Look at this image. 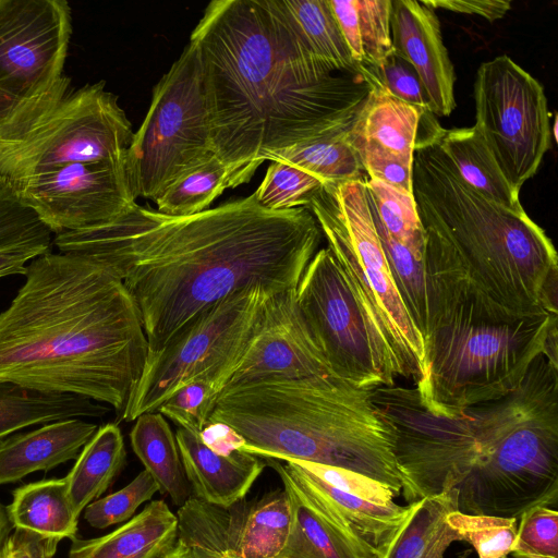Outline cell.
<instances>
[{"label":"cell","instance_id":"cell-6","mask_svg":"<svg viewBox=\"0 0 558 558\" xmlns=\"http://www.w3.org/2000/svg\"><path fill=\"white\" fill-rule=\"evenodd\" d=\"M481 457L453 488L457 510L520 518L558 501V364L541 354L508 396L469 409Z\"/></svg>","mask_w":558,"mask_h":558},{"label":"cell","instance_id":"cell-51","mask_svg":"<svg viewBox=\"0 0 558 558\" xmlns=\"http://www.w3.org/2000/svg\"><path fill=\"white\" fill-rule=\"evenodd\" d=\"M50 251L40 245H25L0 250V278L12 275H25L26 263Z\"/></svg>","mask_w":558,"mask_h":558},{"label":"cell","instance_id":"cell-19","mask_svg":"<svg viewBox=\"0 0 558 558\" xmlns=\"http://www.w3.org/2000/svg\"><path fill=\"white\" fill-rule=\"evenodd\" d=\"M277 471L291 507V527L277 558H378V549L355 533L307 489L280 460H267Z\"/></svg>","mask_w":558,"mask_h":558},{"label":"cell","instance_id":"cell-2","mask_svg":"<svg viewBox=\"0 0 558 558\" xmlns=\"http://www.w3.org/2000/svg\"><path fill=\"white\" fill-rule=\"evenodd\" d=\"M190 44L228 189L250 182L270 154L348 129L369 89L310 50L280 0H214Z\"/></svg>","mask_w":558,"mask_h":558},{"label":"cell","instance_id":"cell-18","mask_svg":"<svg viewBox=\"0 0 558 558\" xmlns=\"http://www.w3.org/2000/svg\"><path fill=\"white\" fill-rule=\"evenodd\" d=\"M300 482L355 533L381 546L404 519L408 506L387 484L364 474L301 460L284 461Z\"/></svg>","mask_w":558,"mask_h":558},{"label":"cell","instance_id":"cell-5","mask_svg":"<svg viewBox=\"0 0 558 558\" xmlns=\"http://www.w3.org/2000/svg\"><path fill=\"white\" fill-rule=\"evenodd\" d=\"M208 423L232 427L241 451L351 470L401 494L395 432L372 390L332 375L225 388Z\"/></svg>","mask_w":558,"mask_h":558},{"label":"cell","instance_id":"cell-32","mask_svg":"<svg viewBox=\"0 0 558 558\" xmlns=\"http://www.w3.org/2000/svg\"><path fill=\"white\" fill-rule=\"evenodd\" d=\"M281 8L308 49L335 72L363 77L328 0H280Z\"/></svg>","mask_w":558,"mask_h":558},{"label":"cell","instance_id":"cell-33","mask_svg":"<svg viewBox=\"0 0 558 558\" xmlns=\"http://www.w3.org/2000/svg\"><path fill=\"white\" fill-rule=\"evenodd\" d=\"M291 520V507L283 488L271 490L251 502L244 500L235 556L277 558L287 543Z\"/></svg>","mask_w":558,"mask_h":558},{"label":"cell","instance_id":"cell-16","mask_svg":"<svg viewBox=\"0 0 558 558\" xmlns=\"http://www.w3.org/2000/svg\"><path fill=\"white\" fill-rule=\"evenodd\" d=\"M11 184L56 235L111 221L136 203L126 161L69 163Z\"/></svg>","mask_w":558,"mask_h":558},{"label":"cell","instance_id":"cell-26","mask_svg":"<svg viewBox=\"0 0 558 558\" xmlns=\"http://www.w3.org/2000/svg\"><path fill=\"white\" fill-rule=\"evenodd\" d=\"M244 500L222 508L191 497L178 509V531L159 558H238L235 542Z\"/></svg>","mask_w":558,"mask_h":558},{"label":"cell","instance_id":"cell-41","mask_svg":"<svg viewBox=\"0 0 558 558\" xmlns=\"http://www.w3.org/2000/svg\"><path fill=\"white\" fill-rule=\"evenodd\" d=\"M51 231L22 204L13 185L0 179V250L40 245L50 247Z\"/></svg>","mask_w":558,"mask_h":558},{"label":"cell","instance_id":"cell-23","mask_svg":"<svg viewBox=\"0 0 558 558\" xmlns=\"http://www.w3.org/2000/svg\"><path fill=\"white\" fill-rule=\"evenodd\" d=\"M364 81L369 89L348 129L350 141L373 144L412 163L422 113L392 96L375 69H365Z\"/></svg>","mask_w":558,"mask_h":558},{"label":"cell","instance_id":"cell-49","mask_svg":"<svg viewBox=\"0 0 558 558\" xmlns=\"http://www.w3.org/2000/svg\"><path fill=\"white\" fill-rule=\"evenodd\" d=\"M353 60L363 66L356 0H328Z\"/></svg>","mask_w":558,"mask_h":558},{"label":"cell","instance_id":"cell-22","mask_svg":"<svg viewBox=\"0 0 558 558\" xmlns=\"http://www.w3.org/2000/svg\"><path fill=\"white\" fill-rule=\"evenodd\" d=\"M97 429L95 423L73 417L1 440L0 484L15 483L33 472L77 459Z\"/></svg>","mask_w":558,"mask_h":558},{"label":"cell","instance_id":"cell-28","mask_svg":"<svg viewBox=\"0 0 558 558\" xmlns=\"http://www.w3.org/2000/svg\"><path fill=\"white\" fill-rule=\"evenodd\" d=\"M134 422L130 432L134 453L156 481L159 492L180 508L192 497V490L174 433L159 412L145 413Z\"/></svg>","mask_w":558,"mask_h":558},{"label":"cell","instance_id":"cell-31","mask_svg":"<svg viewBox=\"0 0 558 558\" xmlns=\"http://www.w3.org/2000/svg\"><path fill=\"white\" fill-rule=\"evenodd\" d=\"M7 510L14 529L60 539L76 538L78 515L70 501L65 478L43 480L16 488Z\"/></svg>","mask_w":558,"mask_h":558},{"label":"cell","instance_id":"cell-12","mask_svg":"<svg viewBox=\"0 0 558 558\" xmlns=\"http://www.w3.org/2000/svg\"><path fill=\"white\" fill-rule=\"evenodd\" d=\"M295 302L332 376L366 390L395 385L393 354L328 247L306 266Z\"/></svg>","mask_w":558,"mask_h":558},{"label":"cell","instance_id":"cell-46","mask_svg":"<svg viewBox=\"0 0 558 558\" xmlns=\"http://www.w3.org/2000/svg\"><path fill=\"white\" fill-rule=\"evenodd\" d=\"M351 144L360 157L366 178L413 193V162H408L373 144L360 142H351Z\"/></svg>","mask_w":558,"mask_h":558},{"label":"cell","instance_id":"cell-50","mask_svg":"<svg viewBox=\"0 0 558 558\" xmlns=\"http://www.w3.org/2000/svg\"><path fill=\"white\" fill-rule=\"evenodd\" d=\"M203 442L217 453L229 454L244 446L242 437L223 423H208L199 434Z\"/></svg>","mask_w":558,"mask_h":558},{"label":"cell","instance_id":"cell-29","mask_svg":"<svg viewBox=\"0 0 558 558\" xmlns=\"http://www.w3.org/2000/svg\"><path fill=\"white\" fill-rule=\"evenodd\" d=\"M437 142L469 185L499 205L523 208L474 125L450 130L440 126Z\"/></svg>","mask_w":558,"mask_h":558},{"label":"cell","instance_id":"cell-36","mask_svg":"<svg viewBox=\"0 0 558 558\" xmlns=\"http://www.w3.org/2000/svg\"><path fill=\"white\" fill-rule=\"evenodd\" d=\"M369 205L383 228L397 242L424 258L425 234L413 193H408L380 181L364 180Z\"/></svg>","mask_w":558,"mask_h":558},{"label":"cell","instance_id":"cell-30","mask_svg":"<svg viewBox=\"0 0 558 558\" xmlns=\"http://www.w3.org/2000/svg\"><path fill=\"white\" fill-rule=\"evenodd\" d=\"M125 460L126 450L119 426L108 423L98 427L64 477L70 501L78 517L110 487L124 468Z\"/></svg>","mask_w":558,"mask_h":558},{"label":"cell","instance_id":"cell-37","mask_svg":"<svg viewBox=\"0 0 558 558\" xmlns=\"http://www.w3.org/2000/svg\"><path fill=\"white\" fill-rule=\"evenodd\" d=\"M373 219L396 288L424 339L427 326V281L424 258L391 238L374 214Z\"/></svg>","mask_w":558,"mask_h":558},{"label":"cell","instance_id":"cell-1","mask_svg":"<svg viewBox=\"0 0 558 558\" xmlns=\"http://www.w3.org/2000/svg\"><path fill=\"white\" fill-rule=\"evenodd\" d=\"M322 238L307 206L270 210L253 193L186 217L134 203L111 221L56 235L54 246L95 258L121 277L149 355L241 290H295Z\"/></svg>","mask_w":558,"mask_h":558},{"label":"cell","instance_id":"cell-40","mask_svg":"<svg viewBox=\"0 0 558 558\" xmlns=\"http://www.w3.org/2000/svg\"><path fill=\"white\" fill-rule=\"evenodd\" d=\"M223 385L211 376L192 379L175 390L156 412L183 428L199 435L207 425Z\"/></svg>","mask_w":558,"mask_h":558},{"label":"cell","instance_id":"cell-48","mask_svg":"<svg viewBox=\"0 0 558 558\" xmlns=\"http://www.w3.org/2000/svg\"><path fill=\"white\" fill-rule=\"evenodd\" d=\"M433 9H442L457 13L478 15L489 22L502 19L511 9L509 0H421Z\"/></svg>","mask_w":558,"mask_h":558},{"label":"cell","instance_id":"cell-20","mask_svg":"<svg viewBox=\"0 0 558 558\" xmlns=\"http://www.w3.org/2000/svg\"><path fill=\"white\" fill-rule=\"evenodd\" d=\"M390 28L392 50L416 71L433 114L450 116L456 108L454 70L435 11L421 0H393Z\"/></svg>","mask_w":558,"mask_h":558},{"label":"cell","instance_id":"cell-9","mask_svg":"<svg viewBox=\"0 0 558 558\" xmlns=\"http://www.w3.org/2000/svg\"><path fill=\"white\" fill-rule=\"evenodd\" d=\"M364 180L323 184L307 207L360 304L384 335L399 376L416 384L424 371V339L393 282Z\"/></svg>","mask_w":558,"mask_h":558},{"label":"cell","instance_id":"cell-27","mask_svg":"<svg viewBox=\"0 0 558 558\" xmlns=\"http://www.w3.org/2000/svg\"><path fill=\"white\" fill-rule=\"evenodd\" d=\"M109 411V407L81 396L44 392L0 380V440L32 425L100 417Z\"/></svg>","mask_w":558,"mask_h":558},{"label":"cell","instance_id":"cell-14","mask_svg":"<svg viewBox=\"0 0 558 558\" xmlns=\"http://www.w3.org/2000/svg\"><path fill=\"white\" fill-rule=\"evenodd\" d=\"M375 404L396 436L401 494L409 504L453 488L481 457L466 410L453 418L432 414L415 388L372 390Z\"/></svg>","mask_w":558,"mask_h":558},{"label":"cell","instance_id":"cell-7","mask_svg":"<svg viewBox=\"0 0 558 558\" xmlns=\"http://www.w3.org/2000/svg\"><path fill=\"white\" fill-rule=\"evenodd\" d=\"M132 124L104 81L60 76L34 96L0 104V179L10 183L75 162L126 161Z\"/></svg>","mask_w":558,"mask_h":558},{"label":"cell","instance_id":"cell-21","mask_svg":"<svg viewBox=\"0 0 558 558\" xmlns=\"http://www.w3.org/2000/svg\"><path fill=\"white\" fill-rule=\"evenodd\" d=\"M174 435L192 496L207 504L229 508L241 501L266 466L259 457L241 450L217 453L183 428Z\"/></svg>","mask_w":558,"mask_h":558},{"label":"cell","instance_id":"cell-44","mask_svg":"<svg viewBox=\"0 0 558 558\" xmlns=\"http://www.w3.org/2000/svg\"><path fill=\"white\" fill-rule=\"evenodd\" d=\"M391 0H356L363 68L378 69L392 51Z\"/></svg>","mask_w":558,"mask_h":558},{"label":"cell","instance_id":"cell-13","mask_svg":"<svg viewBox=\"0 0 558 558\" xmlns=\"http://www.w3.org/2000/svg\"><path fill=\"white\" fill-rule=\"evenodd\" d=\"M473 94L474 126L509 185L519 194L551 147L544 88L502 54L480 65Z\"/></svg>","mask_w":558,"mask_h":558},{"label":"cell","instance_id":"cell-25","mask_svg":"<svg viewBox=\"0 0 558 558\" xmlns=\"http://www.w3.org/2000/svg\"><path fill=\"white\" fill-rule=\"evenodd\" d=\"M454 509V488L409 504L404 519L377 548L378 558H445L449 546L461 541L446 521Z\"/></svg>","mask_w":558,"mask_h":558},{"label":"cell","instance_id":"cell-4","mask_svg":"<svg viewBox=\"0 0 558 558\" xmlns=\"http://www.w3.org/2000/svg\"><path fill=\"white\" fill-rule=\"evenodd\" d=\"M0 313V380L81 396L121 416L148 355L121 277L82 255L47 252Z\"/></svg>","mask_w":558,"mask_h":558},{"label":"cell","instance_id":"cell-53","mask_svg":"<svg viewBox=\"0 0 558 558\" xmlns=\"http://www.w3.org/2000/svg\"><path fill=\"white\" fill-rule=\"evenodd\" d=\"M502 558H508V556H506V557H502Z\"/></svg>","mask_w":558,"mask_h":558},{"label":"cell","instance_id":"cell-11","mask_svg":"<svg viewBox=\"0 0 558 558\" xmlns=\"http://www.w3.org/2000/svg\"><path fill=\"white\" fill-rule=\"evenodd\" d=\"M213 156L199 56L189 43L155 85L147 114L128 148L134 197L155 201L179 177Z\"/></svg>","mask_w":558,"mask_h":558},{"label":"cell","instance_id":"cell-43","mask_svg":"<svg viewBox=\"0 0 558 558\" xmlns=\"http://www.w3.org/2000/svg\"><path fill=\"white\" fill-rule=\"evenodd\" d=\"M515 558H558V512L535 506L520 515L512 548Z\"/></svg>","mask_w":558,"mask_h":558},{"label":"cell","instance_id":"cell-52","mask_svg":"<svg viewBox=\"0 0 558 558\" xmlns=\"http://www.w3.org/2000/svg\"><path fill=\"white\" fill-rule=\"evenodd\" d=\"M12 529H14V526L9 519L7 507L0 502V554L5 541L11 534Z\"/></svg>","mask_w":558,"mask_h":558},{"label":"cell","instance_id":"cell-24","mask_svg":"<svg viewBox=\"0 0 558 558\" xmlns=\"http://www.w3.org/2000/svg\"><path fill=\"white\" fill-rule=\"evenodd\" d=\"M178 518L162 499L150 501L117 530L72 541L68 558H159L173 543Z\"/></svg>","mask_w":558,"mask_h":558},{"label":"cell","instance_id":"cell-47","mask_svg":"<svg viewBox=\"0 0 558 558\" xmlns=\"http://www.w3.org/2000/svg\"><path fill=\"white\" fill-rule=\"evenodd\" d=\"M60 541L17 527L5 541L0 558H53Z\"/></svg>","mask_w":558,"mask_h":558},{"label":"cell","instance_id":"cell-45","mask_svg":"<svg viewBox=\"0 0 558 558\" xmlns=\"http://www.w3.org/2000/svg\"><path fill=\"white\" fill-rule=\"evenodd\" d=\"M375 72L392 96L415 107L422 116L433 113L428 95L416 71L393 50Z\"/></svg>","mask_w":558,"mask_h":558},{"label":"cell","instance_id":"cell-35","mask_svg":"<svg viewBox=\"0 0 558 558\" xmlns=\"http://www.w3.org/2000/svg\"><path fill=\"white\" fill-rule=\"evenodd\" d=\"M228 189L225 165L213 156L179 177L156 198L157 211L186 217L209 209L210 204Z\"/></svg>","mask_w":558,"mask_h":558},{"label":"cell","instance_id":"cell-17","mask_svg":"<svg viewBox=\"0 0 558 558\" xmlns=\"http://www.w3.org/2000/svg\"><path fill=\"white\" fill-rule=\"evenodd\" d=\"M331 375L295 302V290L268 296L256 330L225 388Z\"/></svg>","mask_w":558,"mask_h":558},{"label":"cell","instance_id":"cell-8","mask_svg":"<svg viewBox=\"0 0 558 558\" xmlns=\"http://www.w3.org/2000/svg\"><path fill=\"white\" fill-rule=\"evenodd\" d=\"M557 314L510 323L450 315L424 336V371L415 384L423 407L453 418L518 388L557 330Z\"/></svg>","mask_w":558,"mask_h":558},{"label":"cell","instance_id":"cell-15","mask_svg":"<svg viewBox=\"0 0 558 558\" xmlns=\"http://www.w3.org/2000/svg\"><path fill=\"white\" fill-rule=\"evenodd\" d=\"M71 35L65 0H0V104L41 93L62 76Z\"/></svg>","mask_w":558,"mask_h":558},{"label":"cell","instance_id":"cell-34","mask_svg":"<svg viewBox=\"0 0 558 558\" xmlns=\"http://www.w3.org/2000/svg\"><path fill=\"white\" fill-rule=\"evenodd\" d=\"M348 129L275 151L268 156V160L294 165L324 184L365 179L366 174L350 142Z\"/></svg>","mask_w":558,"mask_h":558},{"label":"cell","instance_id":"cell-10","mask_svg":"<svg viewBox=\"0 0 558 558\" xmlns=\"http://www.w3.org/2000/svg\"><path fill=\"white\" fill-rule=\"evenodd\" d=\"M272 293L262 287L241 290L198 314L161 350L147 355L120 420L133 422L156 412L175 390L197 377H215L225 387Z\"/></svg>","mask_w":558,"mask_h":558},{"label":"cell","instance_id":"cell-38","mask_svg":"<svg viewBox=\"0 0 558 558\" xmlns=\"http://www.w3.org/2000/svg\"><path fill=\"white\" fill-rule=\"evenodd\" d=\"M446 521L461 541L472 545L477 558H502L512 551L518 529L515 518L468 514L454 509Z\"/></svg>","mask_w":558,"mask_h":558},{"label":"cell","instance_id":"cell-42","mask_svg":"<svg viewBox=\"0 0 558 558\" xmlns=\"http://www.w3.org/2000/svg\"><path fill=\"white\" fill-rule=\"evenodd\" d=\"M159 490L154 477L143 470L131 483L106 497L90 502L84 510V519L96 529L129 521L137 508Z\"/></svg>","mask_w":558,"mask_h":558},{"label":"cell","instance_id":"cell-3","mask_svg":"<svg viewBox=\"0 0 558 558\" xmlns=\"http://www.w3.org/2000/svg\"><path fill=\"white\" fill-rule=\"evenodd\" d=\"M418 128L412 192L425 234L427 327L450 315L510 323L557 314L558 255L524 208L487 198ZM426 332V331H425Z\"/></svg>","mask_w":558,"mask_h":558},{"label":"cell","instance_id":"cell-39","mask_svg":"<svg viewBox=\"0 0 558 558\" xmlns=\"http://www.w3.org/2000/svg\"><path fill=\"white\" fill-rule=\"evenodd\" d=\"M322 180L301 168L283 161H271L254 192L257 203L270 210L307 206Z\"/></svg>","mask_w":558,"mask_h":558}]
</instances>
